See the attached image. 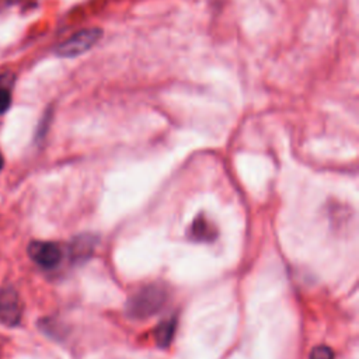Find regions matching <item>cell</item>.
<instances>
[{"label":"cell","mask_w":359,"mask_h":359,"mask_svg":"<svg viewBox=\"0 0 359 359\" xmlns=\"http://www.w3.org/2000/svg\"><path fill=\"white\" fill-rule=\"evenodd\" d=\"M168 292L163 285L151 283L140 287L128 300L126 313L135 320H143L156 314L167 302Z\"/></svg>","instance_id":"1"},{"label":"cell","mask_w":359,"mask_h":359,"mask_svg":"<svg viewBox=\"0 0 359 359\" xmlns=\"http://www.w3.org/2000/svg\"><path fill=\"white\" fill-rule=\"evenodd\" d=\"M334 352L331 348L325 346V345H318L316 348H313V351L310 352L309 359H334Z\"/></svg>","instance_id":"8"},{"label":"cell","mask_w":359,"mask_h":359,"mask_svg":"<svg viewBox=\"0 0 359 359\" xmlns=\"http://www.w3.org/2000/svg\"><path fill=\"white\" fill-rule=\"evenodd\" d=\"M11 104V93L7 87H0V115L4 114Z\"/></svg>","instance_id":"9"},{"label":"cell","mask_w":359,"mask_h":359,"mask_svg":"<svg viewBox=\"0 0 359 359\" xmlns=\"http://www.w3.org/2000/svg\"><path fill=\"white\" fill-rule=\"evenodd\" d=\"M97 238L91 234H81L73 238L70 243V258L74 262H84L87 261L95 248Z\"/></svg>","instance_id":"6"},{"label":"cell","mask_w":359,"mask_h":359,"mask_svg":"<svg viewBox=\"0 0 359 359\" xmlns=\"http://www.w3.org/2000/svg\"><path fill=\"white\" fill-rule=\"evenodd\" d=\"M175 328H177L175 318H168V320L160 323L154 330V338H156L157 346H160V348L168 346L175 334Z\"/></svg>","instance_id":"7"},{"label":"cell","mask_w":359,"mask_h":359,"mask_svg":"<svg viewBox=\"0 0 359 359\" xmlns=\"http://www.w3.org/2000/svg\"><path fill=\"white\" fill-rule=\"evenodd\" d=\"M216 236H217L216 227L213 226V223H210L205 217V215H198L188 230V237L192 241H198V243H210L216 238Z\"/></svg>","instance_id":"5"},{"label":"cell","mask_w":359,"mask_h":359,"mask_svg":"<svg viewBox=\"0 0 359 359\" xmlns=\"http://www.w3.org/2000/svg\"><path fill=\"white\" fill-rule=\"evenodd\" d=\"M102 36V29L97 27L84 28L74 32L66 41L59 43L55 49L56 55L60 57H76L88 49H91Z\"/></svg>","instance_id":"2"},{"label":"cell","mask_w":359,"mask_h":359,"mask_svg":"<svg viewBox=\"0 0 359 359\" xmlns=\"http://www.w3.org/2000/svg\"><path fill=\"white\" fill-rule=\"evenodd\" d=\"M3 167H4V158H3V154L0 153V171L3 170Z\"/></svg>","instance_id":"10"},{"label":"cell","mask_w":359,"mask_h":359,"mask_svg":"<svg viewBox=\"0 0 359 359\" xmlns=\"http://www.w3.org/2000/svg\"><path fill=\"white\" fill-rule=\"evenodd\" d=\"M22 314L21 302L14 287L6 286L0 290V323L14 327L20 323Z\"/></svg>","instance_id":"4"},{"label":"cell","mask_w":359,"mask_h":359,"mask_svg":"<svg viewBox=\"0 0 359 359\" xmlns=\"http://www.w3.org/2000/svg\"><path fill=\"white\" fill-rule=\"evenodd\" d=\"M29 258L43 269H53L62 261V250L52 241H32L28 248Z\"/></svg>","instance_id":"3"}]
</instances>
